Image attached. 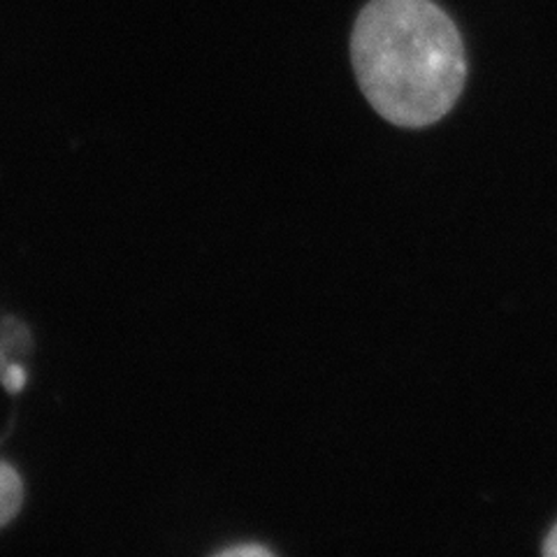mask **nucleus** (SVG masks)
Segmentation results:
<instances>
[{"mask_svg":"<svg viewBox=\"0 0 557 557\" xmlns=\"http://www.w3.org/2000/svg\"><path fill=\"white\" fill-rule=\"evenodd\" d=\"M351 61L372 108L395 126L437 124L460 98V30L432 0H372L358 14Z\"/></svg>","mask_w":557,"mask_h":557,"instance_id":"obj_1","label":"nucleus"},{"mask_svg":"<svg viewBox=\"0 0 557 557\" xmlns=\"http://www.w3.org/2000/svg\"><path fill=\"white\" fill-rule=\"evenodd\" d=\"M24 499V487L20 474L8 462H0V528L20 513Z\"/></svg>","mask_w":557,"mask_h":557,"instance_id":"obj_2","label":"nucleus"},{"mask_svg":"<svg viewBox=\"0 0 557 557\" xmlns=\"http://www.w3.org/2000/svg\"><path fill=\"white\" fill-rule=\"evenodd\" d=\"M0 381H3V386L10 393H20L26 383V372L24 368H20V364H8L5 372L0 374Z\"/></svg>","mask_w":557,"mask_h":557,"instance_id":"obj_3","label":"nucleus"},{"mask_svg":"<svg viewBox=\"0 0 557 557\" xmlns=\"http://www.w3.org/2000/svg\"><path fill=\"white\" fill-rule=\"evenodd\" d=\"M219 555H239V557H247V555H253V557H268V555H272L270 553V548H265V546H260V544H247V546H233V548H225V550H221Z\"/></svg>","mask_w":557,"mask_h":557,"instance_id":"obj_4","label":"nucleus"},{"mask_svg":"<svg viewBox=\"0 0 557 557\" xmlns=\"http://www.w3.org/2000/svg\"><path fill=\"white\" fill-rule=\"evenodd\" d=\"M544 553L550 555V557H557V525L550 530V534H548V539H546Z\"/></svg>","mask_w":557,"mask_h":557,"instance_id":"obj_5","label":"nucleus"},{"mask_svg":"<svg viewBox=\"0 0 557 557\" xmlns=\"http://www.w3.org/2000/svg\"><path fill=\"white\" fill-rule=\"evenodd\" d=\"M5 368H8V360H5V354H3V348H0V374L5 372Z\"/></svg>","mask_w":557,"mask_h":557,"instance_id":"obj_6","label":"nucleus"}]
</instances>
